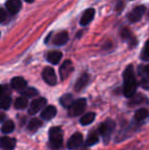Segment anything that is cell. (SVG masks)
Returning <instances> with one entry per match:
<instances>
[{
	"instance_id": "f546056e",
	"label": "cell",
	"mask_w": 149,
	"mask_h": 150,
	"mask_svg": "<svg viewBox=\"0 0 149 150\" xmlns=\"http://www.w3.org/2000/svg\"><path fill=\"white\" fill-rule=\"evenodd\" d=\"M141 86L144 89H149V75H141Z\"/></svg>"
},
{
	"instance_id": "8992f818",
	"label": "cell",
	"mask_w": 149,
	"mask_h": 150,
	"mask_svg": "<svg viewBox=\"0 0 149 150\" xmlns=\"http://www.w3.org/2000/svg\"><path fill=\"white\" fill-rule=\"evenodd\" d=\"M42 78H43L44 81L50 86H54L56 84V82H57L55 71L50 67H46L45 69H43V71H42Z\"/></svg>"
},
{
	"instance_id": "4dcf8cb0",
	"label": "cell",
	"mask_w": 149,
	"mask_h": 150,
	"mask_svg": "<svg viewBox=\"0 0 149 150\" xmlns=\"http://www.w3.org/2000/svg\"><path fill=\"white\" fill-rule=\"evenodd\" d=\"M6 18H7V12H6V10L4 9V8L0 7V24L3 23L4 21L6 20Z\"/></svg>"
},
{
	"instance_id": "836d02e7",
	"label": "cell",
	"mask_w": 149,
	"mask_h": 150,
	"mask_svg": "<svg viewBox=\"0 0 149 150\" xmlns=\"http://www.w3.org/2000/svg\"><path fill=\"white\" fill-rule=\"evenodd\" d=\"M4 95V87L3 86H0V97Z\"/></svg>"
},
{
	"instance_id": "484cf974",
	"label": "cell",
	"mask_w": 149,
	"mask_h": 150,
	"mask_svg": "<svg viewBox=\"0 0 149 150\" xmlns=\"http://www.w3.org/2000/svg\"><path fill=\"white\" fill-rule=\"evenodd\" d=\"M148 117V111L146 108H140L138 109L137 111H136L135 113V120H137V122H141V120H145L146 117Z\"/></svg>"
},
{
	"instance_id": "e575fe53",
	"label": "cell",
	"mask_w": 149,
	"mask_h": 150,
	"mask_svg": "<svg viewBox=\"0 0 149 150\" xmlns=\"http://www.w3.org/2000/svg\"><path fill=\"white\" fill-rule=\"evenodd\" d=\"M4 117H5V115H4V113H2V112H0V120H3Z\"/></svg>"
},
{
	"instance_id": "ba28073f",
	"label": "cell",
	"mask_w": 149,
	"mask_h": 150,
	"mask_svg": "<svg viewBox=\"0 0 149 150\" xmlns=\"http://www.w3.org/2000/svg\"><path fill=\"white\" fill-rule=\"evenodd\" d=\"M83 135L81 133H75L68 141V148L71 150H75L79 148L83 144Z\"/></svg>"
},
{
	"instance_id": "d6986e66",
	"label": "cell",
	"mask_w": 149,
	"mask_h": 150,
	"mask_svg": "<svg viewBox=\"0 0 149 150\" xmlns=\"http://www.w3.org/2000/svg\"><path fill=\"white\" fill-rule=\"evenodd\" d=\"M98 141H99L98 133L93 131V132H90L89 135H88L87 140H86V145L87 146H92V145H95L96 143H98Z\"/></svg>"
},
{
	"instance_id": "d4e9b609",
	"label": "cell",
	"mask_w": 149,
	"mask_h": 150,
	"mask_svg": "<svg viewBox=\"0 0 149 150\" xmlns=\"http://www.w3.org/2000/svg\"><path fill=\"white\" fill-rule=\"evenodd\" d=\"M28 106V99L25 97H18L14 102V107L16 109H25Z\"/></svg>"
},
{
	"instance_id": "277c9868",
	"label": "cell",
	"mask_w": 149,
	"mask_h": 150,
	"mask_svg": "<svg viewBox=\"0 0 149 150\" xmlns=\"http://www.w3.org/2000/svg\"><path fill=\"white\" fill-rule=\"evenodd\" d=\"M86 105H87V102H86L85 98L77 99L68 108V115L71 117H79L85 111Z\"/></svg>"
},
{
	"instance_id": "83f0119b",
	"label": "cell",
	"mask_w": 149,
	"mask_h": 150,
	"mask_svg": "<svg viewBox=\"0 0 149 150\" xmlns=\"http://www.w3.org/2000/svg\"><path fill=\"white\" fill-rule=\"evenodd\" d=\"M141 58L145 61H149V39L146 41V43H145L144 49L141 53Z\"/></svg>"
},
{
	"instance_id": "d590c367",
	"label": "cell",
	"mask_w": 149,
	"mask_h": 150,
	"mask_svg": "<svg viewBox=\"0 0 149 150\" xmlns=\"http://www.w3.org/2000/svg\"><path fill=\"white\" fill-rule=\"evenodd\" d=\"M26 2H28V3H31V2H33L34 0H25Z\"/></svg>"
},
{
	"instance_id": "f1b7e54d",
	"label": "cell",
	"mask_w": 149,
	"mask_h": 150,
	"mask_svg": "<svg viewBox=\"0 0 149 150\" xmlns=\"http://www.w3.org/2000/svg\"><path fill=\"white\" fill-rule=\"evenodd\" d=\"M143 99H144V96H142V95H136V96H134V98L130 101V105L132 106V105L140 104V103H142L144 101Z\"/></svg>"
},
{
	"instance_id": "8d00e7d4",
	"label": "cell",
	"mask_w": 149,
	"mask_h": 150,
	"mask_svg": "<svg viewBox=\"0 0 149 150\" xmlns=\"http://www.w3.org/2000/svg\"><path fill=\"white\" fill-rule=\"evenodd\" d=\"M79 150H87V149H79Z\"/></svg>"
},
{
	"instance_id": "44dd1931",
	"label": "cell",
	"mask_w": 149,
	"mask_h": 150,
	"mask_svg": "<svg viewBox=\"0 0 149 150\" xmlns=\"http://www.w3.org/2000/svg\"><path fill=\"white\" fill-rule=\"evenodd\" d=\"M95 113L94 112H89V113H86L85 115L81 117L80 120V122H81L83 126H87V125H90L91 122H93V120H95Z\"/></svg>"
},
{
	"instance_id": "7c38bea8",
	"label": "cell",
	"mask_w": 149,
	"mask_h": 150,
	"mask_svg": "<svg viewBox=\"0 0 149 150\" xmlns=\"http://www.w3.org/2000/svg\"><path fill=\"white\" fill-rule=\"evenodd\" d=\"M16 139L10 138V137H2L0 139V146L3 150H12L16 147Z\"/></svg>"
},
{
	"instance_id": "ac0fdd59",
	"label": "cell",
	"mask_w": 149,
	"mask_h": 150,
	"mask_svg": "<svg viewBox=\"0 0 149 150\" xmlns=\"http://www.w3.org/2000/svg\"><path fill=\"white\" fill-rule=\"evenodd\" d=\"M74 97H73L72 94H64V96L60 98L59 102L60 104L62 105L64 107H66V108H70L71 105L74 103Z\"/></svg>"
},
{
	"instance_id": "2e32d148",
	"label": "cell",
	"mask_w": 149,
	"mask_h": 150,
	"mask_svg": "<svg viewBox=\"0 0 149 150\" xmlns=\"http://www.w3.org/2000/svg\"><path fill=\"white\" fill-rule=\"evenodd\" d=\"M68 34L66 32H60L57 35H55L53 39V43L57 46H61L68 42Z\"/></svg>"
},
{
	"instance_id": "8fae6325",
	"label": "cell",
	"mask_w": 149,
	"mask_h": 150,
	"mask_svg": "<svg viewBox=\"0 0 149 150\" xmlns=\"http://www.w3.org/2000/svg\"><path fill=\"white\" fill-rule=\"evenodd\" d=\"M90 81V77L88 74H83V75L81 76V77L79 78V79L77 80V82H76L75 84V91H77V92H80V91H82L84 89V88L86 87V86L88 85V83H89Z\"/></svg>"
},
{
	"instance_id": "6da1fadb",
	"label": "cell",
	"mask_w": 149,
	"mask_h": 150,
	"mask_svg": "<svg viewBox=\"0 0 149 150\" xmlns=\"http://www.w3.org/2000/svg\"><path fill=\"white\" fill-rule=\"evenodd\" d=\"M137 86L138 83L134 74L133 65L130 64L124 71V95L126 97H133Z\"/></svg>"
},
{
	"instance_id": "3957f363",
	"label": "cell",
	"mask_w": 149,
	"mask_h": 150,
	"mask_svg": "<svg viewBox=\"0 0 149 150\" xmlns=\"http://www.w3.org/2000/svg\"><path fill=\"white\" fill-rule=\"evenodd\" d=\"M115 122L112 120H106L103 124H101L98 128V134L103 137L104 141L107 142L110 138V135L114 131Z\"/></svg>"
},
{
	"instance_id": "5bb4252c",
	"label": "cell",
	"mask_w": 149,
	"mask_h": 150,
	"mask_svg": "<svg viewBox=\"0 0 149 150\" xmlns=\"http://www.w3.org/2000/svg\"><path fill=\"white\" fill-rule=\"evenodd\" d=\"M56 113H57V110H56L55 107L52 106V105H49V106H46L45 108L42 110L41 117L45 120H50L55 117Z\"/></svg>"
},
{
	"instance_id": "4fadbf2b",
	"label": "cell",
	"mask_w": 149,
	"mask_h": 150,
	"mask_svg": "<svg viewBox=\"0 0 149 150\" xmlns=\"http://www.w3.org/2000/svg\"><path fill=\"white\" fill-rule=\"evenodd\" d=\"M94 16H95V10L93 8H88L87 10H85L80 21L81 26H87L88 24H90V22L94 18Z\"/></svg>"
},
{
	"instance_id": "52a82bcc",
	"label": "cell",
	"mask_w": 149,
	"mask_h": 150,
	"mask_svg": "<svg viewBox=\"0 0 149 150\" xmlns=\"http://www.w3.org/2000/svg\"><path fill=\"white\" fill-rule=\"evenodd\" d=\"M74 71V65H73V62L71 60H66L64 63L61 64L59 69V75H60V79L62 81L68 78L71 76V74Z\"/></svg>"
},
{
	"instance_id": "e0dca14e",
	"label": "cell",
	"mask_w": 149,
	"mask_h": 150,
	"mask_svg": "<svg viewBox=\"0 0 149 150\" xmlns=\"http://www.w3.org/2000/svg\"><path fill=\"white\" fill-rule=\"evenodd\" d=\"M62 57V53L59 51H51L47 54V60L52 64H57Z\"/></svg>"
},
{
	"instance_id": "9c48e42d",
	"label": "cell",
	"mask_w": 149,
	"mask_h": 150,
	"mask_svg": "<svg viewBox=\"0 0 149 150\" xmlns=\"http://www.w3.org/2000/svg\"><path fill=\"white\" fill-rule=\"evenodd\" d=\"M46 99L45 98H38L36 100H33L31 103L30 108H29V113L30 115H36L39 110H41L46 104Z\"/></svg>"
},
{
	"instance_id": "7402d4cb",
	"label": "cell",
	"mask_w": 149,
	"mask_h": 150,
	"mask_svg": "<svg viewBox=\"0 0 149 150\" xmlns=\"http://www.w3.org/2000/svg\"><path fill=\"white\" fill-rule=\"evenodd\" d=\"M41 126H42L41 120H40L39 119H37V117H34V119H32L30 122H29L28 129L31 131V132H35V131H37Z\"/></svg>"
},
{
	"instance_id": "d6a6232c",
	"label": "cell",
	"mask_w": 149,
	"mask_h": 150,
	"mask_svg": "<svg viewBox=\"0 0 149 150\" xmlns=\"http://www.w3.org/2000/svg\"><path fill=\"white\" fill-rule=\"evenodd\" d=\"M121 9H123V2H121V1H119V4H117V10L119 12Z\"/></svg>"
},
{
	"instance_id": "5b68a950",
	"label": "cell",
	"mask_w": 149,
	"mask_h": 150,
	"mask_svg": "<svg viewBox=\"0 0 149 150\" xmlns=\"http://www.w3.org/2000/svg\"><path fill=\"white\" fill-rule=\"evenodd\" d=\"M146 11V7L144 5H138L134 9H132L128 14V20L131 23H137L142 18L143 14Z\"/></svg>"
},
{
	"instance_id": "7a4b0ae2",
	"label": "cell",
	"mask_w": 149,
	"mask_h": 150,
	"mask_svg": "<svg viewBox=\"0 0 149 150\" xmlns=\"http://www.w3.org/2000/svg\"><path fill=\"white\" fill-rule=\"evenodd\" d=\"M49 141L53 149H58L61 147L64 141V133L60 127H53L49 130Z\"/></svg>"
},
{
	"instance_id": "4316f807",
	"label": "cell",
	"mask_w": 149,
	"mask_h": 150,
	"mask_svg": "<svg viewBox=\"0 0 149 150\" xmlns=\"http://www.w3.org/2000/svg\"><path fill=\"white\" fill-rule=\"evenodd\" d=\"M20 93H22L23 97L28 99V98H32V97L36 96L38 94V91L36 89H34V88H26V89L20 91Z\"/></svg>"
},
{
	"instance_id": "cb8c5ba5",
	"label": "cell",
	"mask_w": 149,
	"mask_h": 150,
	"mask_svg": "<svg viewBox=\"0 0 149 150\" xmlns=\"http://www.w3.org/2000/svg\"><path fill=\"white\" fill-rule=\"evenodd\" d=\"M14 130V124L12 120H6L1 127V132L4 134H9Z\"/></svg>"
},
{
	"instance_id": "603a6c76",
	"label": "cell",
	"mask_w": 149,
	"mask_h": 150,
	"mask_svg": "<svg viewBox=\"0 0 149 150\" xmlns=\"http://www.w3.org/2000/svg\"><path fill=\"white\" fill-rule=\"evenodd\" d=\"M11 104V98L7 95L0 97V109H8Z\"/></svg>"
},
{
	"instance_id": "1f68e13d",
	"label": "cell",
	"mask_w": 149,
	"mask_h": 150,
	"mask_svg": "<svg viewBox=\"0 0 149 150\" xmlns=\"http://www.w3.org/2000/svg\"><path fill=\"white\" fill-rule=\"evenodd\" d=\"M139 74L140 75H149V64L145 65V67H140Z\"/></svg>"
},
{
	"instance_id": "ffe728a7",
	"label": "cell",
	"mask_w": 149,
	"mask_h": 150,
	"mask_svg": "<svg viewBox=\"0 0 149 150\" xmlns=\"http://www.w3.org/2000/svg\"><path fill=\"white\" fill-rule=\"evenodd\" d=\"M121 39L124 40V41H127L130 43V45H133V42L134 40H135V38H133V36H132L131 32H130L129 29H123L121 32Z\"/></svg>"
},
{
	"instance_id": "30bf717a",
	"label": "cell",
	"mask_w": 149,
	"mask_h": 150,
	"mask_svg": "<svg viewBox=\"0 0 149 150\" xmlns=\"http://www.w3.org/2000/svg\"><path fill=\"white\" fill-rule=\"evenodd\" d=\"M5 6L9 13L16 14L22 8V1L20 0H7L5 2Z\"/></svg>"
},
{
	"instance_id": "9a60e30c",
	"label": "cell",
	"mask_w": 149,
	"mask_h": 150,
	"mask_svg": "<svg viewBox=\"0 0 149 150\" xmlns=\"http://www.w3.org/2000/svg\"><path fill=\"white\" fill-rule=\"evenodd\" d=\"M11 87L14 90H18V91H23L24 89L27 88V82L24 78L22 77H16L11 80V83H10Z\"/></svg>"
}]
</instances>
